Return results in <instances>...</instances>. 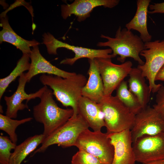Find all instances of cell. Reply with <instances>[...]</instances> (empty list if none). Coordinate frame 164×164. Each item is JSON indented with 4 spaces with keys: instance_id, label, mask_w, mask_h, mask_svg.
I'll use <instances>...</instances> for the list:
<instances>
[{
    "instance_id": "cell-1",
    "label": "cell",
    "mask_w": 164,
    "mask_h": 164,
    "mask_svg": "<svg viewBox=\"0 0 164 164\" xmlns=\"http://www.w3.org/2000/svg\"><path fill=\"white\" fill-rule=\"evenodd\" d=\"M39 79L43 84L50 87L53 95L63 106L72 108L73 113L71 118L76 117L78 114V105L82 97V91L87 81L85 76L76 73L73 76L63 78L43 74Z\"/></svg>"
},
{
    "instance_id": "cell-2",
    "label": "cell",
    "mask_w": 164,
    "mask_h": 164,
    "mask_svg": "<svg viewBox=\"0 0 164 164\" xmlns=\"http://www.w3.org/2000/svg\"><path fill=\"white\" fill-rule=\"evenodd\" d=\"M53 95L52 90L47 86L40 98V102L33 108V117L36 121L43 124V134L46 137L64 124L73 113L72 108L59 107Z\"/></svg>"
},
{
    "instance_id": "cell-3",
    "label": "cell",
    "mask_w": 164,
    "mask_h": 164,
    "mask_svg": "<svg viewBox=\"0 0 164 164\" xmlns=\"http://www.w3.org/2000/svg\"><path fill=\"white\" fill-rule=\"evenodd\" d=\"M101 37L107 39L105 42H99L98 46H108L112 51L113 57L119 56L117 60L123 63L126 58H132L138 63L143 65L145 62L141 58L140 55L144 50L145 43L140 36L134 34L131 30L126 28L121 29L119 26L115 37L112 38L101 34Z\"/></svg>"
},
{
    "instance_id": "cell-4",
    "label": "cell",
    "mask_w": 164,
    "mask_h": 164,
    "mask_svg": "<svg viewBox=\"0 0 164 164\" xmlns=\"http://www.w3.org/2000/svg\"><path fill=\"white\" fill-rule=\"evenodd\" d=\"M99 104L104 114L107 133L131 129L135 115L116 95L104 96Z\"/></svg>"
},
{
    "instance_id": "cell-5",
    "label": "cell",
    "mask_w": 164,
    "mask_h": 164,
    "mask_svg": "<svg viewBox=\"0 0 164 164\" xmlns=\"http://www.w3.org/2000/svg\"><path fill=\"white\" fill-rule=\"evenodd\" d=\"M74 146L95 156L102 164L112 163L114 148L107 133L87 129L80 135Z\"/></svg>"
},
{
    "instance_id": "cell-6",
    "label": "cell",
    "mask_w": 164,
    "mask_h": 164,
    "mask_svg": "<svg viewBox=\"0 0 164 164\" xmlns=\"http://www.w3.org/2000/svg\"><path fill=\"white\" fill-rule=\"evenodd\" d=\"M145 62L137 67L149 82L151 93H156L162 85L155 83V76L164 65V39L157 40L145 43V48L140 53Z\"/></svg>"
},
{
    "instance_id": "cell-7",
    "label": "cell",
    "mask_w": 164,
    "mask_h": 164,
    "mask_svg": "<svg viewBox=\"0 0 164 164\" xmlns=\"http://www.w3.org/2000/svg\"><path fill=\"white\" fill-rule=\"evenodd\" d=\"M89 127L79 114L75 118H71L64 124L46 137L41 146L34 151L43 152L52 145L57 144L63 148L74 146L80 133Z\"/></svg>"
},
{
    "instance_id": "cell-8",
    "label": "cell",
    "mask_w": 164,
    "mask_h": 164,
    "mask_svg": "<svg viewBox=\"0 0 164 164\" xmlns=\"http://www.w3.org/2000/svg\"><path fill=\"white\" fill-rule=\"evenodd\" d=\"M42 36L43 43L46 46L49 54H57L56 50L60 48H65L74 53V57L67 58L62 60L60 62V64L72 65L78 60L82 58L93 60L96 58H113L111 54L112 51L110 48L94 49L70 45L57 40L49 32L44 33Z\"/></svg>"
},
{
    "instance_id": "cell-9",
    "label": "cell",
    "mask_w": 164,
    "mask_h": 164,
    "mask_svg": "<svg viewBox=\"0 0 164 164\" xmlns=\"http://www.w3.org/2000/svg\"><path fill=\"white\" fill-rule=\"evenodd\" d=\"M94 60L101 76L105 97L112 95L132 67V63L128 61L120 64L113 63L111 58H96Z\"/></svg>"
},
{
    "instance_id": "cell-10",
    "label": "cell",
    "mask_w": 164,
    "mask_h": 164,
    "mask_svg": "<svg viewBox=\"0 0 164 164\" xmlns=\"http://www.w3.org/2000/svg\"><path fill=\"white\" fill-rule=\"evenodd\" d=\"M130 131L133 142L145 135L164 133V120L153 107L147 105L135 115Z\"/></svg>"
},
{
    "instance_id": "cell-11",
    "label": "cell",
    "mask_w": 164,
    "mask_h": 164,
    "mask_svg": "<svg viewBox=\"0 0 164 164\" xmlns=\"http://www.w3.org/2000/svg\"><path fill=\"white\" fill-rule=\"evenodd\" d=\"M136 162L146 164L164 159V133L145 135L132 143Z\"/></svg>"
},
{
    "instance_id": "cell-12",
    "label": "cell",
    "mask_w": 164,
    "mask_h": 164,
    "mask_svg": "<svg viewBox=\"0 0 164 164\" xmlns=\"http://www.w3.org/2000/svg\"><path fill=\"white\" fill-rule=\"evenodd\" d=\"M27 80L23 73L18 80V85L16 91L10 96H5L7 109L6 115L12 118H15L19 111L29 109L27 103L31 100L40 98L47 86H44L36 92L29 94L26 93L25 88Z\"/></svg>"
},
{
    "instance_id": "cell-13",
    "label": "cell",
    "mask_w": 164,
    "mask_h": 164,
    "mask_svg": "<svg viewBox=\"0 0 164 164\" xmlns=\"http://www.w3.org/2000/svg\"><path fill=\"white\" fill-rule=\"evenodd\" d=\"M107 134L114 148L112 164H135L130 130Z\"/></svg>"
},
{
    "instance_id": "cell-14",
    "label": "cell",
    "mask_w": 164,
    "mask_h": 164,
    "mask_svg": "<svg viewBox=\"0 0 164 164\" xmlns=\"http://www.w3.org/2000/svg\"><path fill=\"white\" fill-rule=\"evenodd\" d=\"M118 0H75L70 4L61 5V16L66 19L72 15L77 17V20L81 22L90 17V13L95 7L103 6L113 8L117 5Z\"/></svg>"
},
{
    "instance_id": "cell-15",
    "label": "cell",
    "mask_w": 164,
    "mask_h": 164,
    "mask_svg": "<svg viewBox=\"0 0 164 164\" xmlns=\"http://www.w3.org/2000/svg\"><path fill=\"white\" fill-rule=\"evenodd\" d=\"M29 56L31 59L30 68L28 72L25 73L27 82L40 73H46L63 78L70 77L76 74L61 70L52 65L41 54L38 45L32 47Z\"/></svg>"
},
{
    "instance_id": "cell-16",
    "label": "cell",
    "mask_w": 164,
    "mask_h": 164,
    "mask_svg": "<svg viewBox=\"0 0 164 164\" xmlns=\"http://www.w3.org/2000/svg\"><path fill=\"white\" fill-rule=\"evenodd\" d=\"M78 112L93 131H101L105 127L104 114L99 104L82 96L78 102Z\"/></svg>"
},
{
    "instance_id": "cell-17",
    "label": "cell",
    "mask_w": 164,
    "mask_h": 164,
    "mask_svg": "<svg viewBox=\"0 0 164 164\" xmlns=\"http://www.w3.org/2000/svg\"><path fill=\"white\" fill-rule=\"evenodd\" d=\"M89 77L82 91V96L97 103H100L104 97L102 79L94 59H88Z\"/></svg>"
},
{
    "instance_id": "cell-18",
    "label": "cell",
    "mask_w": 164,
    "mask_h": 164,
    "mask_svg": "<svg viewBox=\"0 0 164 164\" xmlns=\"http://www.w3.org/2000/svg\"><path fill=\"white\" fill-rule=\"evenodd\" d=\"M0 26L2 27L0 32V43H9L21 50L23 54H30V47L38 45L40 43L35 40H27L18 35L9 24L7 15L0 18Z\"/></svg>"
},
{
    "instance_id": "cell-19",
    "label": "cell",
    "mask_w": 164,
    "mask_h": 164,
    "mask_svg": "<svg viewBox=\"0 0 164 164\" xmlns=\"http://www.w3.org/2000/svg\"><path fill=\"white\" fill-rule=\"evenodd\" d=\"M150 0H138L135 14L132 19L125 25L126 28L131 30L137 31L140 37L144 43L151 41L152 36L149 33L147 27V15Z\"/></svg>"
},
{
    "instance_id": "cell-20",
    "label": "cell",
    "mask_w": 164,
    "mask_h": 164,
    "mask_svg": "<svg viewBox=\"0 0 164 164\" xmlns=\"http://www.w3.org/2000/svg\"><path fill=\"white\" fill-rule=\"evenodd\" d=\"M128 75V89L137 98L142 108H144L150 101L151 93L145 77L137 67L132 68Z\"/></svg>"
},
{
    "instance_id": "cell-21",
    "label": "cell",
    "mask_w": 164,
    "mask_h": 164,
    "mask_svg": "<svg viewBox=\"0 0 164 164\" xmlns=\"http://www.w3.org/2000/svg\"><path fill=\"white\" fill-rule=\"evenodd\" d=\"M46 137L43 134L30 137L16 145L12 153L9 164H21L30 153L42 144Z\"/></svg>"
},
{
    "instance_id": "cell-22",
    "label": "cell",
    "mask_w": 164,
    "mask_h": 164,
    "mask_svg": "<svg viewBox=\"0 0 164 164\" xmlns=\"http://www.w3.org/2000/svg\"><path fill=\"white\" fill-rule=\"evenodd\" d=\"M30 54H23L19 60L15 67L7 77L0 79V99L9 85L14 81L19 76L20 77L24 72L28 70L30 63L29 62Z\"/></svg>"
},
{
    "instance_id": "cell-23",
    "label": "cell",
    "mask_w": 164,
    "mask_h": 164,
    "mask_svg": "<svg viewBox=\"0 0 164 164\" xmlns=\"http://www.w3.org/2000/svg\"><path fill=\"white\" fill-rule=\"evenodd\" d=\"M116 90V96L135 115L138 113L142 109L137 98L128 89L127 81L123 80Z\"/></svg>"
},
{
    "instance_id": "cell-24",
    "label": "cell",
    "mask_w": 164,
    "mask_h": 164,
    "mask_svg": "<svg viewBox=\"0 0 164 164\" xmlns=\"http://www.w3.org/2000/svg\"><path fill=\"white\" fill-rule=\"evenodd\" d=\"M32 118L29 117L20 120L12 119L6 115L0 114V129L6 132L14 143L16 144L17 136L15 133L17 128L19 125L31 121Z\"/></svg>"
},
{
    "instance_id": "cell-25",
    "label": "cell",
    "mask_w": 164,
    "mask_h": 164,
    "mask_svg": "<svg viewBox=\"0 0 164 164\" xmlns=\"http://www.w3.org/2000/svg\"><path fill=\"white\" fill-rule=\"evenodd\" d=\"M16 144L7 136H0V164H9L12 154L11 150L14 149Z\"/></svg>"
},
{
    "instance_id": "cell-26",
    "label": "cell",
    "mask_w": 164,
    "mask_h": 164,
    "mask_svg": "<svg viewBox=\"0 0 164 164\" xmlns=\"http://www.w3.org/2000/svg\"><path fill=\"white\" fill-rule=\"evenodd\" d=\"M71 164H102L99 160L92 154L79 150L72 156Z\"/></svg>"
},
{
    "instance_id": "cell-27",
    "label": "cell",
    "mask_w": 164,
    "mask_h": 164,
    "mask_svg": "<svg viewBox=\"0 0 164 164\" xmlns=\"http://www.w3.org/2000/svg\"><path fill=\"white\" fill-rule=\"evenodd\" d=\"M156 93L155 103L152 107L164 120V86L162 85Z\"/></svg>"
},
{
    "instance_id": "cell-28",
    "label": "cell",
    "mask_w": 164,
    "mask_h": 164,
    "mask_svg": "<svg viewBox=\"0 0 164 164\" xmlns=\"http://www.w3.org/2000/svg\"><path fill=\"white\" fill-rule=\"evenodd\" d=\"M150 11L148 13L153 14L156 13L164 14V2L160 3H155L149 5Z\"/></svg>"
},
{
    "instance_id": "cell-29",
    "label": "cell",
    "mask_w": 164,
    "mask_h": 164,
    "mask_svg": "<svg viewBox=\"0 0 164 164\" xmlns=\"http://www.w3.org/2000/svg\"><path fill=\"white\" fill-rule=\"evenodd\" d=\"M160 80L164 81V65L160 69L157 74L155 78V81Z\"/></svg>"
},
{
    "instance_id": "cell-30",
    "label": "cell",
    "mask_w": 164,
    "mask_h": 164,
    "mask_svg": "<svg viewBox=\"0 0 164 164\" xmlns=\"http://www.w3.org/2000/svg\"><path fill=\"white\" fill-rule=\"evenodd\" d=\"M144 164H164V159Z\"/></svg>"
}]
</instances>
